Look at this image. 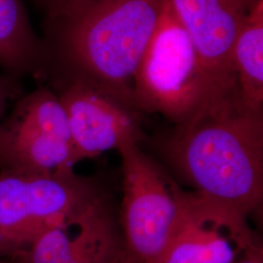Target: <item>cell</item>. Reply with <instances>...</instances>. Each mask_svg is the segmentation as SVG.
Here are the masks:
<instances>
[{
  "label": "cell",
  "instance_id": "6da1fadb",
  "mask_svg": "<svg viewBox=\"0 0 263 263\" xmlns=\"http://www.w3.org/2000/svg\"><path fill=\"white\" fill-rule=\"evenodd\" d=\"M163 154L194 193L250 216L262 204L263 111L238 93L211 97L163 142Z\"/></svg>",
  "mask_w": 263,
  "mask_h": 263
},
{
  "label": "cell",
  "instance_id": "7a4b0ae2",
  "mask_svg": "<svg viewBox=\"0 0 263 263\" xmlns=\"http://www.w3.org/2000/svg\"><path fill=\"white\" fill-rule=\"evenodd\" d=\"M168 0H96L60 25L61 70L134 104L136 72Z\"/></svg>",
  "mask_w": 263,
  "mask_h": 263
},
{
  "label": "cell",
  "instance_id": "3957f363",
  "mask_svg": "<svg viewBox=\"0 0 263 263\" xmlns=\"http://www.w3.org/2000/svg\"><path fill=\"white\" fill-rule=\"evenodd\" d=\"M215 97L207 72L169 0L136 72L133 100L141 112L184 122Z\"/></svg>",
  "mask_w": 263,
  "mask_h": 263
},
{
  "label": "cell",
  "instance_id": "277c9868",
  "mask_svg": "<svg viewBox=\"0 0 263 263\" xmlns=\"http://www.w3.org/2000/svg\"><path fill=\"white\" fill-rule=\"evenodd\" d=\"M105 196L92 178L0 172V260L8 261L49 228Z\"/></svg>",
  "mask_w": 263,
  "mask_h": 263
},
{
  "label": "cell",
  "instance_id": "5b68a950",
  "mask_svg": "<svg viewBox=\"0 0 263 263\" xmlns=\"http://www.w3.org/2000/svg\"><path fill=\"white\" fill-rule=\"evenodd\" d=\"M118 222L127 263H160L176 229L185 192L139 144L123 146Z\"/></svg>",
  "mask_w": 263,
  "mask_h": 263
},
{
  "label": "cell",
  "instance_id": "8992f818",
  "mask_svg": "<svg viewBox=\"0 0 263 263\" xmlns=\"http://www.w3.org/2000/svg\"><path fill=\"white\" fill-rule=\"evenodd\" d=\"M78 163L66 110L47 86L22 95L0 123V172L52 175Z\"/></svg>",
  "mask_w": 263,
  "mask_h": 263
},
{
  "label": "cell",
  "instance_id": "52a82bcc",
  "mask_svg": "<svg viewBox=\"0 0 263 263\" xmlns=\"http://www.w3.org/2000/svg\"><path fill=\"white\" fill-rule=\"evenodd\" d=\"M54 84L78 162L143 140L141 111L134 104L83 78L54 76Z\"/></svg>",
  "mask_w": 263,
  "mask_h": 263
},
{
  "label": "cell",
  "instance_id": "ba28073f",
  "mask_svg": "<svg viewBox=\"0 0 263 263\" xmlns=\"http://www.w3.org/2000/svg\"><path fill=\"white\" fill-rule=\"evenodd\" d=\"M259 243L247 216L185 191L160 263H235L246 250Z\"/></svg>",
  "mask_w": 263,
  "mask_h": 263
},
{
  "label": "cell",
  "instance_id": "9c48e42d",
  "mask_svg": "<svg viewBox=\"0 0 263 263\" xmlns=\"http://www.w3.org/2000/svg\"><path fill=\"white\" fill-rule=\"evenodd\" d=\"M259 0H169L211 81L214 96L239 93L232 49Z\"/></svg>",
  "mask_w": 263,
  "mask_h": 263
},
{
  "label": "cell",
  "instance_id": "30bf717a",
  "mask_svg": "<svg viewBox=\"0 0 263 263\" xmlns=\"http://www.w3.org/2000/svg\"><path fill=\"white\" fill-rule=\"evenodd\" d=\"M51 49L38 37L23 0H0V66L10 76H47Z\"/></svg>",
  "mask_w": 263,
  "mask_h": 263
},
{
  "label": "cell",
  "instance_id": "8fae6325",
  "mask_svg": "<svg viewBox=\"0 0 263 263\" xmlns=\"http://www.w3.org/2000/svg\"><path fill=\"white\" fill-rule=\"evenodd\" d=\"M232 65L242 103L263 111V0L240 29L232 49Z\"/></svg>",
  "mask_w": 263,
  "mask_h": 263
},
{
  "label": "cell",
  "instance_id": "7c38bea8",
  "mask_svg": "<svg viewBox=\"0 0 263 263\" xmlns=\"http://www.w3.org/2000/svg\"><path fill=\"white\" fill-rule=\"evenodd\" d=\"M71 263H127L122 231L106 197L95 204L85 216Z\"/></svg>",
  "mask_w": 263,
  "mask_h": 263
},
{
  "label": "cell",
  "instance_id": "4fadbf2b",
  "mask_svg": "<svg viewBox=\"0 0 263 263\" xmlns=\"http://www.w3.org/2000/svg\"><path fill=\"white\" fill-rule=\"evenodd\" d=\"M22 96L19 78L10 74H0V123L4 118L11 102H16Z\"/></svg>",
  "mask_w": 263,
  "mask_h": 263
},
{
  "label": "cell",
  "instance_id": "5bb4252c",
  "mask_svg": "<svg viewBox=\"0 0 263 263\" xmlns=\"http://www.w3.org/2000/svg\"><path fill=\"white\" fill-rule=\"evenodd\" d=\"M39 4L46 10L49 18L55 22L61 19L68 7L70 0H37Z\"/></svg>",
  "mask_w": 263,
  "mask_h": 263
},
{
  "label": "cell",
  "instance_id": "9a60e30c",
  "mask_svg": "<svg viewBox=\"0 0 263 263\" xmlns=\"http://www.w3.org/2000/svg\"><path fill=\"white\" fill-rule=\"evenodd\" d=\"M235 263H263L262 244L259 243L246 250Z\"/></svg>",
  "mask_w": 263,
  "mask_h": 263
},
{
  "label": "cell",
  "instance_id": "2e32d148",
  "mask_svg": "<svg viewBox=\"0 0 263 263\" xmlns=\"http://www.w3.org/2000/svg\"><path fill=\"white\" fill-rule=\"evenodd\" d=\"M94 1H96V0H70V2H69V4H68V7H67L66 13H65V15H64L61 19L66 18L67 16H70V15H72V14H74V13H77L78 11L83 9L87 5L91 4V3L94 2ZM57 21H58V20H57Z\"/></svg>",
  "mask_w": 263,
  "mask_h": 263
},
{
  "label": "cell",
  "instance_id": "e0dca14e",
  "mask_svg": "<svg viewBox=\"0 0 263 263\" xmlns=\"http://www.w3.org/2000/svg\"><path fill=\"white\" fill-rule=\"evenodd\" d=\"M0 263H8V261H5V260H0Z\"/></svg>",
  "mask_w": 263,
  "mask_h": 263
}]
</instances>
